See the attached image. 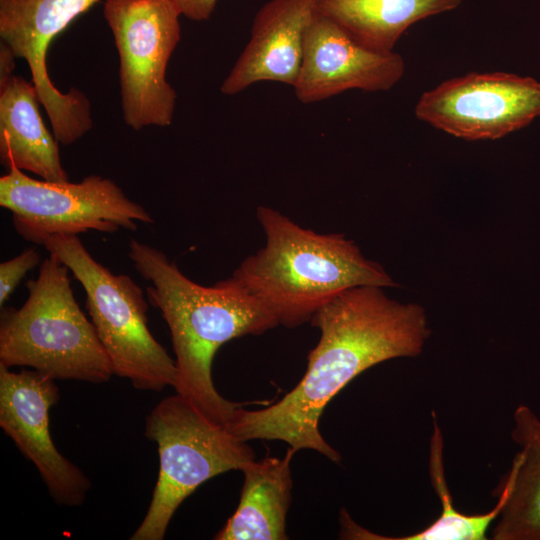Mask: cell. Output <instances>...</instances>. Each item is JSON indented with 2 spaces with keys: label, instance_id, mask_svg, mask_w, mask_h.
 I'll return each mask as SVG.
<instances>
[{
  "label": "cell",
  "instance_id": "11",
  "mask_svg": "<svg viewBox=\"0 0 540 540\" xmlns=\"http://www.w3.org/2000/svg\"><path fill=\"white\" fill-rule=\"evenodd\" d=\"M60 399L55 380L36 370L13 372L0 365V426L38 470L59 505L84 503L90 479L56 448L49 410Z\"/></svg>",
  "mask_w": 540,
  "mask_h": 540
},
{
  "label": "cell",
  "instance_id": "16",
  "mask_svg": "<svg viewBox=\"0 0 540 540\" xmlns=\"http://www.w3.org/2000/svg\"><path fill=\"white\" fill-rule=\"evenodd\" d=\"M511 437L520 450L498 487L506 499L490 536L540 540V417L528 405L515 409Z\"/></svg>",
  "mask_w": 540,
  "mask_h": 540
},
{
  "label": "cell",
  "instance_id": "1",
  "mask_svg": "<svg viewBox=\"0 0 540 540\" xmlns=\"http://www.w3.org/2000/svg\"><path fill=\"white\" fill-rule=\"evenodd\" d=\"M320 330L307 369L283 398L265 408L238 407L227 424L240 440H281L295 452L311 449L339 463L341 455L319 430L328 403L363 371L387 360L419 356L431 335L418 303L389 298L383 287L347 289L310 320Z\"/></svg>",
  "mask_w": 540,
  "mask_h": 540
},
{
  "label": "cell",
  "instance_id": "12",
  "mask_svg": "<svg viewBox=\"0 0 540 540\" xmlns=\"http://www.w3.org/2000/svg\"><path fill=\"white\" fill-rule=\"evenodd\" d=\"M404 72L400 54L370 49L316 12L306 34L302 65L293 89L298 100L308 104L352 89L388 91Z\"/></svg>",
  "mask_w": 540,
  "mask_h": 540
},
{
  "label": "cell",
  "instance_id": "8",
  "mask_svg": "<svg viewBox=\"0 0 540 540\" xmlns=\"http://www.w3.org/2000/svg\"><path fill=\"white\" fill-rule=\"evenodd\" d=\"M0 205L12 213L17 233L40 245L57 234L135 231L137 222L153 223L142 205L129 199L113 180L99 175L78 183L51 182L13 167L0 178Z\"/></svg>",
  "mask_w": 540,
  "mask_h": 540
},
{
  "label": "cell",
  "instance_id": "7",
  "mask_svg": "<svg viewBox=\"0 0 540 540\" xmlns=\"http://www.w3.org/2000/svg\"><path fill=\"white\" fill-rule=\"evenodd\" d=\"M103 13L120 59L125 124L135 131L169 126L177 94L166 69L181 39L179 8L173 0H105Z\"/></svg>",
  "mask_w": 540,
  "mask_h": 540
},
{
  "label": "cell",
  "instance_id": "18",
  "mask_svg": "<svg viewBox=\"0 0 540 540\" xmlns=\"http://www.w3.org/2000/svg\"><path fill=\"white\" fill-rule=\"evenodd\" d=\"M433 432L429 447L430 482L436 492L441 512L435 521L424 529L401 537L378 535L358 525L349 514L340 520V537L365 540H486L487 532L500 515L506 493L497 488V503L486 513L466 514L457 510L449 491L443 460V435L435 411L432 412Z\"/></svg>",
  "mask_w": 540,
  "mask_h": 540
},
{
  "label": "cell",
  "instance_id": "15",
  "mask_svg": "<svg viewBox=\"0 0 540 540\" xmlns=\"http://www.w3.org/2000/svg\"><path fill=\"white\" fill-rule=\"evenodd\" d=\"M295 453L289 447L283 458L267 455L241 470L244 481L239 504L214 539H288L286 516L293 486L290 463Z\"/></svg>",
  "mask_w": 540,
  "mask_h": 540
},
{
  "label": "cell",
  "instance_id": "21",
  "mask_svg": "<svg viewBox=\"0 0 540 540\" xmlns=\"http://www.w3.org/2000/svg\"><path fill=\"white\" fill-rule=\"evenodd\" d=\"M16 56L4 42L0 44V90L5 88L13 78Z\"/></svg>",
  "mask_w": 540,
  "mask_h": 540
},
{
  "label": "cell",
  "instance_id": "19",
  "mask_svg": "<svg viewBox=\"0 0 540 540\" xmlns=\"http://www.w3.org/2000/svg\"><path fill=\"white\" fill-rule=\"evenodd\" d=\"M40 262L37 250L29 248L14 258L0 264V306L2 307L14 292L26 273Z\"/></svg>",
  "mask_w": 540,
  "mask_h": 540
},
{
  "label": "cell",
  "instance_id": "14",
  "mask_svg": "<svg viewBox=\"0 0 540 540\" xmlns=\"http://www.w3.org/2000/svg\"><path fill=\"white\" fill-rule=\"evenodd\" d=\"M33 82L14 75L0 90V160L51 182L69 181L58 141L43 122Z\"/></svg>",
  "mask_w": 540,
  "mask_h": 540
},
{
  "label": "cell",
  "instance_id": "4",
  "mask_svg": "<svg viewBox=\"0 0 540 540\" xmlns=\"http://www.w3.org/2000/svg\"><path fill=\"white\" fill-rule=\"evenodd\" d=\"M69 269L50 255L26 283L20 308L0 315V365L28 366L54 380L105 383L114 374L96 329L74 298Z\"/></svg>",
  "mask_w": 540,
  "mask_h": 540
},
{
  "label": "cell",
  "instance_id": "6",
  "mask_svg": "<svg viewBox=\"0 0 540 540\" xmlns=\"http://www.w3.org/2000/svg\"><path fill=\"white\" fill-rule=\"evenodd\" d=\"M41 245L85 290L86 309L114 374L128 379L139 390L160 392L167 386L174 387L175 360L148 328V304L138 284L96 261L77 235H52Z\"/></svg>",
  "mask_w": 540,
  "mask_h": 540
},
{
  "label": "cell",
  "instance_id": "10",
  "mask_svg": "<svg viewBox=\"0 0 540 540\" xmlns=\"http://www.w3.org/2000/svg\"><path fill=\"white\" fill-rule=\"evenodd\" d=\"M100 0H0V37L28 64L40 103L60 142H70L92 124L91 105L77 88L58 90L47 71V52L56 36Z\"/></svg>",
  "mask_w": 540,
  "mask_h": 540
},
{
  "label": "cell",
  "instance_id": "5",
  "mask_svg": "<svg viewBox=\"0 0 540 540\" xmlns=\"http://www.w3.org/2000/svg\"><path fill=\"white\" fill-rule=\"evenodd\" d=\"M145 436L157 444L159 474L149 508L131 540H162L177 508L201 484L255 460L246 441L178 393L151 410Z\"/></svg>",
  "mask_w": 540,
  "mask_h": 540
},
{
  "label": "cell",
  "instance_id": "9",
  "mask_svg": "<svg viewBox=\"0 0 540 540\" xmlns=\"http://www.w3.org/2000/svg\"><path fill=\"white\" fill-rule=\"evenodd\" d=\"M415 115L460 139H499L540 116V82L505 72L469 73L424 92Z\"/></svg>",
  "mask_w": 540,
  "mask_h": 540
},
{
  "label": "cell",
  "instance_id": "2",
  "mask_svg": "<svg viewBox=\"0 0 540 540\" xmlns=\"http://www.w3.org/2000/svg\"><path fill=\"white\" fill-rule=\"evenodd\" d=\"M128 256L150 281L147 296L166 321L175 353L176 393L192 400L206 415L225 425L244 405L222 397L212 379V363L226 342L260 335L279 325L277 318L233 276L212 286L186 277L159 249L136 239Z\"/></svg>",
  "mask_w": 540,
  "mask_h": 540
},
{
  "label": "cell",
  "instance_id": "17",
  "mask_svg": "<svg viewBox=\"0 0 540 540\" xmlns=\"http://www.w3.org/2000/svg\"><path fill=\"white\" fill-rule=\"evenodd\" d=\"M462 0H317L316 12L364 46L392 52L415 23L456 9Z\"/></svg>",
  "mask_w": 540,
  "mask_h": 540
},
{
  "label": "cell",
  "instance_id": "3",
  "mask_svg": "<svg viewBox=\"0 0 540 540\" xmlns=\"http://www.w3.org/2000/svg\"><path fill=\"white\" fill-rule=\"evenodd\" d=\"M266 244L233 277L282 324L294 328L341 292L362 285L398 287L385 269L364 257L342 234L304 229L272 208L259 206Z\"/></svg>",
  "mask_w": 540,
  "mask_h": 540
},
{
  "label": "cell",
  "instance_id": "13",
  "mask_svg": "<svg viewBox=\"0 0 540 540\" xmlns=\"http://www.w3.org/2000/svg\"><path fill=\"white\" fill-rule=\"evenodd\" d=\"M317 0H269L256 13L250 39L221 84L225 95L272 81L295 84Z\"/></svg>",
  "mask_w": 540,
  "mask_h": 540
},
{
  "label": "cell",
  "instance_id": "20",
  "mask_svg": "<svg viewBox=\"0 0 540 540\" xmlns=\"http://www.w3.org/2000/svg\"><path fill=\"white\" fill-rule=\"evenodd\" d=\"M181 14L193 21L208 20L218 0H173Z\"/></svg>",
  "mask_w": 540,
  "mask_h": 540
}]
</instances>
